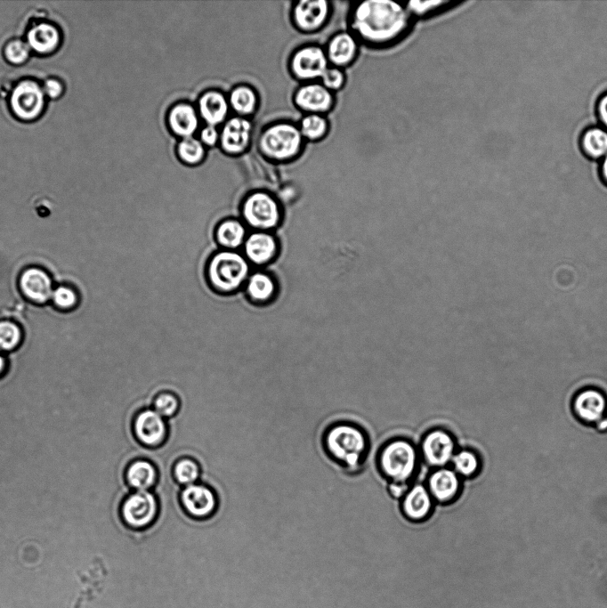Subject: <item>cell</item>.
<instances>
[{
	"mask_svg": "<svg viewBox=\"0 0 607 608\" xmlns=\"http://www.w3.org/2000/svg\"><path fill=\"white\" fill-rule=\"evenodd\" d=\"M320 82L328 90L336 93L340 91L346 83L344 69L330 65L323 74Z\"/></svg>",
	"mask_w": 607,
	"mask_h": 608,
	"instance_id": "38",
	"label": "cell"
},
{
	"mask_svg": "<svg viewBox=\"0 0 607 608\" xmlns=\"http://www.w3.org/2000/svg\"><path fill=\"white\" fill-rule=\"evenodd\" d=\"M426 488L433 499L440 503L449 502L459 492V475L447 467L437 468L430 474Z\"/></svg>",
	"mask_w": 607,
	"mask_h": 608,
	"instance_id": "19",
	"label": "cell"
},
{
	"mask_svg": "<svg viewBox=\"0 0 607 608\" xmlns=\"http://www.w3.org/2000/svg\"><path fill=\"white\" fill-rule=\"evenodd\" d=\"M168 124L177 135L190 137L198 126V118L195 109L187 103L174 105L168 113Z\"/></svg>",
	"mask_w": 607,
	"mask_h": 608,
	"instance_id": "23",
	"label": "cell"
},
{
	"mask_svg": "<svg viewBox=\"0 0 607 608\" xmlns=\"http://www.w3.org/2000/svg\"><path fill=\"white\" fill-rule=\"evenodd\" d=\"M602 175H603L604 181H605L606 183H607V154L605 155L604 159H603V165H602Z\"/></svg>",
	"mask_w": 607,
	"mask_h": 608,
	"instance_id": "44",
	"label": "cell"
},
{
	"mask_svg": "<svg viewBox=\"0 0 607 608\" xmlns=\"http://www.w3.org/2000/svg\"><path fill=\"white\" fill-rule=\"evenodd\" d=\"M298 127L304 140L319 142L328 134L330 123L327 115L310 113L303 117Z\"/></svg>",
	"mask_w": 607,
	"mask_h": 608,
	"instance_id": "29",
	"label": "cell"
},
{
	"mask_svg": "<svg viewBox=\"0 0 607 608\" xmlns=\"http://www.w3.org/2000/svg\"><path fill=\"white\" fill-rule=\"evenodd\" d=\"M323 46L329 64L344 69L357 60L360 44L346 28L332 34Z\"/></svg>",
	"mask_w": 607,
	"mask_h": 608,
	"instance_id": "15",
	"label": "cell"
},
{
	"mask_svg": "<svg viewBox=\"0 0 607 608\" xmlns=\"http://www.w3.org/2000/svg\"><path fill=\"white\" fill-rule=\"evenodd\" d=\"M173 474L179 484L190 485L200 477V466L194 459L182 458L174 464Z\"/></svg>",
	"mask_w": 607,
	"mask_h": 608,
	"instance_id": "32",
	"label": "cell"
},
{
	"mask_svg": "<svg viewBox=\"0 0 607 608\" xmlns=\"http://www.w3.org/2000/svg\"><path fill=\"white\" fill-rule=\"evenodd\" d=\"M334 12L333 2L328 0H301L293 7L295 27L304 33H315L328 24Z\"/></svg>",
	"mask_w": 607,
	"mask_h": 608,
	"instance_id": "10",
	"label": "cell"
},
{
	"mask_svg": "<svg viewBox=\"0 0 607 608\" xmlns=\"http://www.w3.org/2000/svg\"><path fill=\"white\" fill-rule=\"evenodd\" d=\"M20 288L27 297L38 303L45 302L53 292L49 276L36 268H30L22 273Z\"/></svg>",
	"mask_w": 607,
	"mask_h": 608,
	"instance_id": "22",
	"label": "cell"
},
{
	"mask_svg": "<svg viewBox=\"0 0 607 608\" xmlns=\"http://www.w3.org/2000/svg\"><path fill=\"white\" fill-rule=\"evenodd\" d=\"M330 66L324 46L310 44L296 50L290 61V69L299 80L320 81Z\"/></svg>",
	"mask_w": 607,
	"mask_h": 608,
	"instance_id": "9",
	"label": "cell"
},
{
	"mask_svg": "<svg viewBox=\"0 0 607 608\" xmlns=\"http://www.w3.org/2000/svg\"><path fill=\"white\" fill-rule=\"evenodd\" d=\"M125 479L131 488L136 490H148L157 483V466L150 460L136 459L128 465Z\"/></svg>",
	"mask_w": 607,
	"mask_h": 608,
	"instance_id": "24",
	"label": "cell"
},
{
	"mask_svg": "<svg viewBox=\"0 0 607 608\" xmlns=\"http://www.w3.org/2000/svg\"><path fill=\"white\" fill-rule=\"evenodd\" d=\"M304 141L298 126L279 123L262 134L259 146L265 156L284 160L296 157L303 149Z\"/></svg>",
	"mask_w": 607,
	"mask_h": 608,
	"instance_id": "6",
	"label": "cell"
},
{
	"mask_svg": "<svg viewBox=\"0 0 607 608\" xmlns=\"http://www.w3.org/2000/svg\"><path fill=\"white\" fill-rule=\"evenodd\" d=\"M177 154L182 162L194 165L203 158L205 150L200 141L190 136L182 138L178 143Z\"/></svg>",
	"mask_w": 607,
	"mask_h": 608,
	"instance_id": "35",
	"label": "cell"
},
{
	"mask_svg": "<svg viewBox=\"0 0 607 608\" xmlns=\"http://www.w3.org/2000/svg\"><path fill=\"white\" fill-rule=\"evenodd\" d=\"M251 123L243 118L236 117L229 119L221 134V145L231 154L242 152L248 145Z\"/></svg>",
	"mask_w": 607,
	"mask_h": 608,
	"instance_id": "20",
	"label": "cell"
},
{
	"mask_svg": "<svg viewBox=\"0 0 607 608\" xmlns=\"http://www.w3.org/2000/svg\"><path fill=\"white\" fill-rule=\"evenodd\" d=\"M418 456L414 445L404 439L388 442L381 449L378 465L392 482L403 483L412 478L417 467Z\"/></svg>",
	"mask_w": 607,
	"mask_h": 608,
	"instance_id": "4",
	"label": "cell"
},
{
	"mask_svg": "<svg viewBox=\"0 0 607 608\" xmlns=\"http://www.w3.org/2000/svg\"><path fill=\"white\" fill-rule=\"evenodd\" d=\"M53 299L55 304L61 308L68 309L75 305L77 296L74 291L67 287H59L53 292Z\"/></svg>",
	"mask_w": 607,
	"mask_h": 608,
	"instance_id": "39",
	"label": "cell"
},
{
	"mask_svg": "<svg viewBox=\"0 0 607 608\" xmlns=\"http://www.w3.org/2000/svg\"><path fill=\"white\" fill-rule=\"evenodd\" d=\"M25 41L31 51L39 55L55 53L61 45V29L53 22L37 20L27 29Z\"/></svg>",
	"mask_w": 607,
	"mask_h": 608,
	"instance_id": "16",
	"label": "cell"
},
{
	"mask_svg": "<svg viewBox=\"0 0 607 608\" xmlns=\"http://www.w3.org/2000/svg\"><path fill=\"white\" fill-rule=\"evenodd\" d=\"M250 266L247 258L235 250L223 249L215 253L206 267L207 280L217 292H234L249 277Z\"/></svg>",
	"mask_w": 607,
	"mask_h": 608,
	"instance_id": "2",
	"label": "cell"
},
{
	"mask_svg": "<svg viewBox=\"0 0 607 608\" xmlns=\"http://www.w3.org/2000/svg\"><path fill=\"white\" fill-rule=\"evenodd\" d=\"M324 444L337 462L356 467L368 450V438L362 429L347 423L334 425L325 434Z\"/></svg>",
	"mask_w": 607,
	"mask_h": 608,
	"instance_id": "3",
	"label": "cell"
},
{
	"mask_svg": "<svg viewBox=\"0 0 607 608\" xmlns=\"http://www.w3.org/2000/svg\"><path fill=\"white\" fill-rule=\"evenodd\" d=\"M582 147L590 157L600 158L606 155L607 132L598 127L587 130L582 137Z\"/></svg>",
	"mask_w": 607,
	"mask_h": 608,
	"instance_id": "30",
	"label": "cell"
},
{
	"mask_svg": "<svg viewBox=\"0 0 607 608\" xmlns=\"http://www.w3.org/2000/svg\"><path fill=\"white\" fill-rule=\"evenodd\" d=\"M433 508V498L423 484H416L402 498L401 509L405 516L414 522L425 520Z\"/></svg>",
	"mask_w": 607,
	"mask_h": 608,
	"instance_id": "21",
	"label": "cell"
},
{
	"mask_svg": "<svg viewBox=\"0 0 607 608\" xmlns=\"http://www.w3.org/2000/svg\"><path fill=\"white\" fill-rule=\"evenodd\" d=\"M158 500L149 490H136L125 498L121 506L124 523L134 530L150 527L158 515Z\"/></svg>",
	"mask_w": 607,
	"mask_h": 608,
	"instance_id": "8",
	"label": "cell"
},
{
	"mask_svg": "<svg viewBox=\"0 0 607 608\" xmlns=\"http://www.w3.org/2000/svg\"><path fill=\"white\" fill-rule=\"evenodd\" d=\"M134 434L147 448H158L168 437L166 419L153 409H144L134 417Z\"/></svg>",
	"mask_w": 607,
	"mask_h": 608,
	"instance_id": "12",
	"label": "cell"
},
{
	"mask_svg": "<svg viewBox=\"0 0 607 608\" xmlns=\"http://www.w3.org/2000/svg\"><path fill=\"white\" fill-rule=\"evenodd\" d=\"M276 289L274 280L263 272L252 273L246 281V292L255 303L270 301L274 296Z\"/></svg>",
	"mask_w": 607,
	"mask_h": 608,
	"instance_id": "27",
	"label": "cell"
},
{
	"mask_svg": "<svg viewBox=\"0 0 607 608\" xmlns=\"http://www.w3.org/2000/svg\"><path fill=\"white\" fill-rule=\"evenodd\" d=\"M198 110L208 126H214L225 119L228 113V101L222 93L208 91L198 100Z\"/></svg>",
	"mask_w": 607,
	"mask_h": 608,
	"instance_id": "25",
	"label": "cell"
},
{
	"mask_svg": "<svg viewBox=\"0 0 607 608\" xmlns=\"http://www.w3.org/2000/svg\"><path fill=\"white\" fill-rule=\"evenodd\" d=\"M414 21L405 2L365 0L350 4L346 23L360 45L384 50L403 41Z\"/></svg>",
	"mask_w": 607,
	"mask_h": 608,
	"instance_id": "1",
	"label": "cell"
},
{
	"mask_svg": "<svg viewBox=\"0 0 607 608\" xmlns=\"http://www.w3.org/2000/svg\"><path fill=\"white\" fill-rule=\"evenodd\" d=\"M19 327L11 321H0V350H11L20 340Z\"/></svg>",
	"mask_w": 607,
	"mask_h": 608,
	"instance_id": "37",
	"label": "cell"
},
{
	"mask_svg": "<svg viewBox=\"0 0 607 608\" xmlns=\"http://www.w3.org/2000/svg\"><path fill=\"white\" fill-rule=\"evenodd\" d=\"M9 108L13 117L22 122H32L44 113L46 96L42 84L33 78H23L12 87Z\"/></svg>",
	"mask_w": 607,
	"mask_h": 608,
	"instance_id": "5",
	"label": "cell"
},
{
	"mask_svg": "<svg viewBox=\"0 0 607 608\" xmlns=\"http://www.w3.org/2000/svg\"><path fill=\"white\" fill-rule=\"evenodd\" d=\"M200 139L206 145H214L218 140L217 130L213 126H206L200 132Z\"/></svg>",
	"mask_w": 607,
	"mask_h": 608,
	"instance_id": "41",
	"label": "cell"
},
{
	"mask_svg": "<svg viewBox=\"0 0 607 608\" xmlns=\"http://www.w3.org/2000/svg\"><path fill=\"white\" fill-rule=\"evenodd\" d=\"M153 409L164 418H171L174 417L180 409V400L173 393H161L153 401Z\"/></svg>",
	"mask_w": 607,
	"mask_h": 608,
	"instance_id": "36",
	"label": "cell"
},
{
	"mask_svg": "<svg viewBox=\"0 0 607 608\" xmlns=\"http://www.w3.org/2000/svg\"><path fill=\"white\" fill-rule=\"evenodd\" d=\"M598 114L601 121L607 126V93L599 101Z\"/></svg>",
	"mask_w": 607,
	"mask_h": 608,
	"instance_id": "43",
	"label": "cell"
},
{
	"mask_svg": "<svg viewBox=\"0 0 607 608\" xmlns=\"http://www.w3.org/2000/svg\"><path fill=\"white\" fill-rule=\"evenodd\" d=\"M420 451L428 466L436 468L446 467L456 453V443L447 431L433 429L423 437Z\"/></svg>",
	"mask_w": 607,
	"mask_h": 608,
	"instance_id": "11",
	"label": "cell"
},
{
	"mask_svg": "<svg viewBox=\"0 0 607 608\" xmlns=\"http://www.w3.org/2000/svg\"><path fill=\"white\" fill-rule=\"evenodd\" d=\"M246 238V227L237 219H225L215 229L217 243L227 250L239 248L244 244Z\"/></svg>",
	"mask_w": 607,
	"mask_h": 608,
	"instance_id": "26",
	"label": "cell"
},
{
	"mask_svg": "<svg viewBox=\"0 0 607 608\" xmlns=\"http://www.w3.org/2000/svg\"><path fill=\"white\" fill-rule=\"evenodd\" d=\"M31 50L24 39L12 38L7 41L3 48L5 61L12 65H22L30 56Z\"/></svg>",
	"mask_w": 607,
	"mask_h": 608,
	"instance_id": "34",
	"label": "cell"
},
{
	"mask_svg": "<svg viewBox=\"0 0 607 608\" xmlns=\"http://www.w3.org/2000/svg\"><path fill=\"white\" fill-rule=\"evenodd\" d=\"M607 409L604 394L599 390L587 388L580 391L573 401V410L586 423H600Z\"/></svg>",
	"mask_w": 607,
	"mask_h": 608,
	"instance_id": "18",
	"label": "cell"
},
{
	"mask_svg": "<svg viewBox=\"0 0 607 608\" xmlns=\"http://www.w3.org/2000/svg\"><path fill=\"white\" fill-rule=\"evenodd\" d=\"M241 213L250 227L263 231L278 226L281 217L277 200L264 191L249 194L243 201Z\"/></svg>",
	"mask_w": 607,
	"mask_h": 608,
	"instance_id": "7",
	"label": "cell"
},
{
	"mask_svg": "<svg viewBox=\"0 0 607 608\" xmlns=\"http://www.w3.org/2000/svg\"><path fill=\"white\" fill-rule=\"evenodd\" d=\"M4 368H5L4 359L2 357V355H0V375L4 371Z\"/></svg>",
	"mask_w": 607,
	"mask_h": 608,
	"instance_id": "45",
	"label": "cell"
},
{
	"mask_svg": "<svg viewBox=\"0 0 607 608\" xmlns=\"http://www.w3.org/2000/svg\"><path fill=\"white\" fill-rule=\"evenodd\" d=\"M42 87L46 98L56 100L64 93L63 82L55 77H47L42 84Z\"/></svg>",
	"mask_w": 607,
	"mask_h": 608,
	"instance_id": "40",
	"label": "cell"
},
{
	"mask_svg": "<svg viewBox=\"0 0 607 608\" xmlns=\"http://www.w3.org/2000/svg\"><path fill=\"white\" fill-rule=\"evenodd\" d=\"M451 463L454 471L461 476L471 477L474 475L480 467L478 456L470 450L457 451L452 458Z\"/></svg>",
	"mask_w": 607,
	"mask_h": 608,
	"instance_id": "33",
	"label": "cell"
},
{
	"mask_svg": "<svg viewBox=\"0 0 607 608\" xmlns=\"http://www.w3.org/2000/svg\"><path fill=\"white\" fill-rule=\"evenodd\" d=\"M460 4H462V2L451 0H412L405 2L406 7L414 20L431 18L436 14L454 8Z\"/></svg>",
	"mask_w": 607,
	"mask_h": 608,
	"instance_id": "28",
	"label": "cell"
},
{
	"mask_svg": "<svg viewBox=\"0 0 607 608\" xmlns=\"http://www.w3.org/2000/svg\"><path fill=\"white\" fill-rule=\"evenodd\" d=\"M229 102L239 114L248 115L255 109L256 95L250 87L239 85L231 91Z\"/></svg>",
	"mask_w": 607,
	"mask_h": 608,
	"instance_id": "31",
	"label": "cell"
},
{
	"mask_svg": "<svg viewBox=\"0 0 607 608\" xmlns=\"http://www.w3.org/2000/svg\"><path fill=\"white\" fill-rule=\"evenodd\" d=\"M408 491V487L403 483L391 482L389 484V492L396 499L403 498Z\"/></svg>",
	"mask_w": 607,
	"mask_h": 608,
	"instance_id": "42",
	"label": "cell"
},
{
	"mask_svg": "<svg viewBox=\"0 0 607 608\" xmlns=\"http://www.w3.org/2000/svg\"><path fill=\"white\" fill-rule=\"evenodd\" d=\"M180 500L185 512L195 519L210 517L218 504L214 491L209 486L198 483L185 486L181 491Z\"/></svg>",
	"mask_w": 607,
	"mask_h": 608,
	"instance_id": "14",
	"label": "cell"
},
{
	"mask_svg": "<svg viewBox=\"0 0 607 608\" xmlns=\"http://www.w3.org/2000/svg\"><path fill=\"white\" fill-rule=\"evenodd\" d=\"M297 108L306 114H328L335 107L336 93L320 81L306 82L299 86L294 95Z\"/></svg>",
	"mask_w": 607,
	"mask_h": 608,
	"instance_id": "13",
	"label": "cell"
},
{
	"mask_svg": "<svg viewBox=\"0 0 607 608\" xmlns=\"http://www.w3.org/2000/svg\"><path fill=\"white\" fill-rule=\"evenodd\" d=\"M244 256L256 265H264L276 256L278 242L275 237L263 231L249 234L243 244Z\"/></svg>",
	"mask_w": 607,
	"mask_h": 608,
	"instance_id": "17",
	"label": "cell"
}]
</instances>
